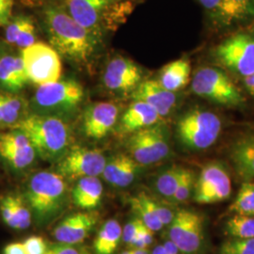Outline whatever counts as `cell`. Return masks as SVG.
<instances>
[{"label": "cell", "instance_id": "cell-23", "mask_svg": "<svg viewBox=\"0 0 254 254\" xmlns=\"http://www.w3.org/2000/svg\"><path fill=\"white\" fill-rule=\"evenodd\" d=\"M28 82L21 56L0 57V88L9 93H18Z\"/></svg>", "mask_w": 254, "mask_h": 254}, {"label": "cell", "instance_id": "cell-43", "mask_svg": "<svg viewBox=\"0 0 254 254\" xmlns=\"http://www.w3.org/2000/svg\"><path fill=\"white\" fill-rule=\"evenodd\" d=\"M3 254H27L22 242H12L4 248Z\"/></svg>", "mask_w": 254, "mask_h": 254}, {"label": "cell", "instance_id": "cell-39", "mask_svg": "<svg viewBox=\"0 0 254 254\" xmlns=\"http://www.w3.org/2000/svg\"><path fill=\"white\" fill-rule=\"evenodd\" d=\"M142 226H143V222L139 218H135L131 219L129 222H127V225L123 229L122 240L127 245H130V243L136 237L137 233L139 232L140 228Z\"/></svg>", "mask_w": 254, "mask_h": 254}, {"label": "cell", "instance_id": "cell-48", "mask_svg": "<svg viewBox=\"0 0 254 254\" xmlns=\"http://www.w3.org/2000/svg\"><path fill=\"white\" fill-rule=\"evenodd\" d=\"M130 254H150L147 249H133L130 251Z\"/></svg>", "mask_w": 254, "mask_h": 254}, {"label": "cell", "instance_id": "cell-36", "mask_svg": "<svg viewBox=\"0 0 254 254\" xmlns=\"http://www.w3.org/2000/svg\"><path fill=\"white\" fill-rule=\"evenodd\" d=\"M0 214L4 223L8 227L19 230L17 219L15 217L14 209L11 201V194L0 198Z\"/></svg>", "mask_w": 254, "mask_h": 254}, {"label": "cell", "instance_id": "cell-18", "mask_svg": "<svg viewBox=\"0 0 254 254\" xmlns=\"http://www.w3.org/2000/svg\"><path fill=\"white\" fill-rule=\"evenodd\" d=\"M214 26L226 30L254 20V0H219L210 13Z\"/></svg>", "mask_w": 254, "mask_h": 254}, {"label": "cell", "instance_id": "cell-19", "mask_svg": "<svg viewBox=\"0 0 254 254\" xmlns=\"http://www.w3.org/2000/svg\"><path fill=\"white\" fill-rule=\"evenodd\" d=\"M131 97L133 101H141L151 106L162 119L170 116L178 104L176 92L165 89L157 79L141 82L131 93Z\"/></svg>", "mask_w": 254, "mask_h": 254}, {"label": "cell", "instance_id": "cell-5", "mask_svg": "<svg viewBox=\"0 0 254 254\" xmlns=\"http://www.w3.org/2000/svg\"><path fill=\"white\" fill-rule=\"evenodd\" d=\"M191 91L217 106L242 109L246 99L231 75L218 66L199 67L191 78Z\"/></svg>", "mask_w": 254, "mask_h": 254}, {"label": "cell", "instance_id": "cell-15", "mask_svg": "<svg viewBox=\"0 0 254 254\" xmlns=\"http://www.w3.org/2000/svg\"><path fill=\"white\" fill-rule=\"evenodd\" d=\"M36 152L27 135L20 129L13 128L0 134V156L16 170L28 168L36 158Z\"/></svg>", "mask_w": 254, "mask_h": 254}, {"label": "cell", "instance_id": "cell-14", "mask_svg": "<svg viewBox=\"0 0 254 254\" xmlns=\"http://www.w3.org/2000/svg\"><path fill=\"white\" fill-rule=\"evenodd\" d=\"M119 0H66L65 10L81 26L100 37L109 10Z\"/></svg>", "mask_w": 254, "mask_h": 254}, {"label": "cell", "instance_id": "cell-1", "mask_svg": "<svg viewBox=\"0 0 254 254\" xmlns=\"http://www.w3.org/2000/svg\"><path fill=\"white\" fill-rule=\"evenodd\" d=\"M45 25L50 46L60 56L78 64L91 61L99 37L77 23L65 9L48 7L45 10Z\"/></svg>", "mask_w": 254, "mask_h": 254}, {"label": "cell", "instance_id": "cell-42", "mask_svg": "<svg viewBox=\"0 0 254 254\" xmlns=\"http://www.w3.org/2000/svg\"><path fill=\"white\" fill-rule=\"evenodd\" d=\"M12 7L13 0H0V27L9 23Z\"/></svg>", "mask_w": 254, "mask_h": 254}, {"label": "cell", "instance_id": "cell-51", "mask_svg": "<svg viewBox=\"0 0 254 254\" xmlns=\"http://www.w3.org/2000/svg\"><path fill=\"white\" fill-rule=\"evenodd\" d=\"M251 33L254 36V27H253V29H252V31H251Z\"/></svg>", "mask_w": 254, "mask_h": 254}, {"label": "cell", "instance_id": "cell-21", "mask_svg": "<svg viewBox=\"0 0 254 254\" xmlns=\"http://www.w3.org/2000/svg\"><path fill=\"white\" fill-rule=\"evenodd\" d=\"M163 119L151 106L141 101H134L121 116L119 131L131 135L138 130L153 127L161 123Z\"/></svg>", "mask_w": 254, "mask_h": 254}, {"label": "cell", "instance_id": "cell-17", "mask_svg": "<svg viewBox=\"0 0 254 254\" xmlns=\"http://www.w3.org/2000/svg\"><path fill=\"white\" fill-rule=\"evenodd\" d=\"M97 222V213L77 212L64 218L53 230V236L60 243L76 245L90 236Z\"/></svg>", "mask_w": 254, "mask_h": 254}, {"label": "cell", "instance_id": "cell-8", "mask_svg": "<svg viewBox=\"0 0 254 254\" xmlns=\"http://www.w3.org/2000/svg\"><path fill=\"white\" fill-rule=\"evenodd\" d=\"M127 146L129 155L140 166L158 163L171 152L169 131L161 122L131 134Z\"/></svg>", "mask_w": 254, "mask_h": 254}, {"label": "cell", "instance_id": "cell-38", "mask_svg": "<svg viewBox=\"0 0 254 254\" xmlns=\"http://www.w3.org/2000/svg\"><path fill=\"white\" fill-rule=\"evenodd\" d=\"M22 243L27 254H45L47 250L46 240L42 236H29Z\"/></svg>", "mask_w": 254, "mask_h": 254}, {"label": "cell", "instance_id": "cell-25", "mask_svg": "<svg viewBox=\"0 0 254 254\" xmlns=\"http://www.w3.org/2000/svg\"><path fill=\"white\" fill-rule=\"evenodd\" d=\"M190 62L182 58L165 65L160 71L157 81L168 91H181L190 81Z\"/></svg>", "mask_w": 254, "mask_h": 254}, {"label": "cell", "instance_id": "cell-33", "mask_svg": "<svg viewBox=\"0 0 254 254\" xmlns=\"http://www.w3.org/2000/svg\"><path fill=\"white\" fill-rule=\"evenodd\" d=\"M219 254H254V238H232L225 241Z\"/></svg>", "mask_w": 254, "mask_h": 254}, {"label": "cell", "instance_id": "cell-12", "mask_svg": "<svg viewBox=\"0 0 254 254\" xmlns=\"http://www.w3.org/2000/svg\"><path fill=\"white\" fill-rule=\"evenodd\" d=\"M107 163L100 150L75 147L69 150L59 161L58 173L64 178L78 180L85 177H98Z\"/></svg>", "mask_w": 254, "mask_h": 254}, {"label": "cell", "instance_id": "cell-49", "mask_svg": "<svg viewBox=\"0 0 254 254\" xmlns=\"http://www.w3.org/2000/svg\"><path fill=\"white\" fill-rule=\"evenodd\" d=\"M130 254V251H127V252H123L122 254Z\"/></svg>", "mask_w": 254, "mask_h": 254}, {"label": "cell", "instance_id": "cell-37", "mask_svg": "<svg viewBox=\"0 0 254 254\" xmlns=\"http://www.w3.org/2000/svg\"><path fill=\"white\" fill-rule=\"evenodd\" d=\"M153 241L154 232L143 224V226L140 228L136 237L132 240L129 246L133 249H147L148 247L152 245Z\"/></svg>", "mask_w": 254, "mask_h": 254}, {"label": "cell", "instance_id": "cell-3", "mask_svg": "<svg viewBox=\"0 0 254 254\" xmlns=\"http://www.w3.org/2000/svg\"><path fill=\"white\" fill-rule=\"evenodd\" d=\"M25 199L40 226L51 222L64 211L68 200L64 176L47 171L33 174L27 183Z\"/></svg>", "mask_w": 254, "mask_h": 254}, {"label": "cell", "instance_id": "cell-41", "mask_svg": "<svg viewBox=\"0 0 254 254\" xmlns=\"http://www.w3.org/2000/svg\"><path fill=\"white\" fill-rule=\"evenodd\" d=\"M82 252L74 248L73 245L64 244L58 242L57 244L47 247L46 254H81Z\"/></svg>", "mask_w": 254, "mask_h": 254}, {"label": "cell", "instance_id": "cell-24", "mask_svg": "<svg viewBox=\"0 0 254 254\" xmlns=\"http://www.w3.org/2000/svg\"><path fill=\"white\" fill-rule=\"evenodd\" d=\"M104 188L98 177H85L78 179L73 191V203L78 208L92 211L101 203Z\"/></svg>", "mask_w": 254, "mask_h": 254}, {"label": "cell", "instance_id": "cell-29", "mask_svg": "<svg viewBox=\"0 0 254 254\" xmlns=\"http://www.w3.org/2000/svg\"><path fill=\"white\" fill-rule=\"evenodd\" d=\"M184 168L172 166L159 173L154 182V188L164 198L171 200L181 180Z\"/></svg>", "mask_w": 254, "mask_h": 254}, {"label": "cell", "instance_id": "cell-47", "mask_svg": "<svg viewBox=\"0 0 254 254\" xmlns=\"http://www.w3.org/2000/svg\"><path fill=\"white\" fill-rule=\"evenodd\" d=\"M151 254H166V251L164 249L163 245H157L152 252Z\"/></svg>", "mask_w": 254, "mask_h": 254}, {"label": "cell", "instance_id": "cell-2", "mask_svg": "<svg viewBox=\"0 0 254 254\" xmlns=\"http://www.w3.org/2000/svg\"><path fill=\"white\" fill-rule=\"evenodd\" d=\"M14 128L27 135L36 154L46 161L59 162L69 151L70 130L64 119L32 113Z\"/></svg>", "mask_w": 254, "mask_h": 254}, {"label": "cell", "instance_id": "cell-22", "mask_svg": "<svg viewBox=\"0 0 254 254\" xmlns=\"http://www.w3.org/2000/svg\"><path fill=\"white\" fill-rule=\"evenodd\" d=\"M140 165L129 155L118 154L107 161L103 171V177L116 188H127L137 176Z\"/></svg>", "mask_w": 254, "mask_h": 254}, {"label": "cell", "instance_id": "cell-32", "mask_svg": "<svg viewBox=\"0 0 254 254\" xmlns=\"http://www.w3.org/2000/svg\"><path fill=\"white\" fill-rule=\"evenodd\" d=\"M197 175L190 169L184 168L181 180L177 187V190L171 199L173 203H181L190 200L193 196Z\"/></svg>", "mask_w": 254, "mask_h": 254}, {"label": "cell", "instance_id": "cell-11", "mask_svg": "<svg viewBox=\"0 0 254 254\" xmlns=\"http://www.w3.org/2000/svg\"><path fill=\"white\" fill-rule=\"evenodd\" d=\"M232 182L227 168L220 161L205 164L197 176L193 200L199 204H212L230 198Z\"/></svg>", "mask_w": 254, "mask_h": 254}, {"label": "cell", "instance_id": "cell-20", "mask_svg": "<svg viewBox=\"0 0 254 254\" xmlns=\"http://www.w3.org/2000/svg\"><path fill=\"white\" fill-rule=\"evenodd\" d=\"M228 156L242 181H254V131L236 136L229 146Z\"/></svg>", "mask_w": 254, "mask_h": 254}, {"label": "cell", "instance_id": "cell-30", "mask_svg": "<svg viewBox=\"0 0 254 254\" xmlns=\"http://www.w3.org/2000/svg\"><path fill=\"white\" fill-rule=\"evenodd\" d=\"M230 212L235 215L254 216V182L242 183L236 199L230 206Z\"/></svg>", "mask_w": 254, "mask_h": 254}, {"label": "cell", "instance_id": "cell-10", "mask_svg": "<svg viewBox=\"0 0 254 254\" xmlns=\"http://www.w3.org/2000/svg\"><path fill=\"white\" fill-rule=\"evenodd\" d=\"M168 227V239L177 246L183 254L201 253L205 241V223L201 214L190 209H180Z\"/></svg>", "mask_w": 254, "mask_h": 254}, {"label": "cell", "instance_id": "cell-44", "mask_svg": "<svg viewBox=\"0 0 254 254\" xmlns=\"http://www.w3.org/2000/svg\"><path fill=\"white\" fill-rule=\"evenodd\" d=\"M241 81L244 90L254 99V73L243 78Z\"/></svg>", "mask_w": 254, "mask_h": 254}, {"label": "cell", "instance_id": "cell-16", "mask_svg": "<svg viewBox=\"0 0 254 254\" xmlns=\"http://www.w3.org/2000/svg\"><path fill=\"white\" fill-rule=\"evenodd\" d=\"M119 115L120 109L113 103L99 102L92 104L83 114V133L90 138L101 139L115 127Z\"/></svg>", "mask_w": 254, "mask_h": 254}, {"label": "cell", "instance_id": "cell-40", "mask_svg": "<svg viewBox=\"0 0 254 254\" xmlns=\"http://www.w3.org/2000/svg\"><path fill=\"white\" fill-rule=\"evenodd\" d=\"M154 208L157 218H159L163 226H169L172 223L173 218L175 216V213L173 210H171L167 206H164L159 202H156L155 200L154 202Z\"/></svg>", "mask_w": 254, "mask_h": 254}, {"label": "cell", "instance_id": "cell-6", "mask_svg": "<svg viewBox=\"0 0 254 254\" xmlns=\"http://www.w3.org/2000/svg\"><path fill=\"white\" fill-rule=\"evenodd\" d=\"M81 84L73 79L58 80L39 86L30 101L33 113L63 119L72 115L84 99Z\"/></svg>", "mask_w": 254, "mask_h": 254}, {"label": "cell", "instance_id": "cell-50", "mask_svg": "<svg viewBox=\"0 0 254 254\" xmlns=\"http://www.w3.org/2000/svg\"><path fill=\"white\" fill-rule=\"evenodd\" d=\"M81 254H91L89 252H86V251H84V252H82Z\"/></svg>", "mask_w": 254, "mask_h": 254}, {"label": "cell", "instance_id": "cell-46", "mask_svg": "<svg viewBox=\"0 0 254 254\" xmlns=\"http://www.w3.org/2000/svg\"><path fill=\"white\" fill-rule=\"evenodd\" d=\"M206 10H208L209 13H211L218 5L219 0H197Z\"/></svg>", "mask_w": 254, "mask_h": 254}, {"label": "cell", "instance_id": "cell-28", "mask_svg": "<svg viewBox=\"0 0 254 254\" xmlns=\"http://www.w3.org/2000/svg\"><path fill=\"white\" fill-rule=\"evenodd\" d=\"M154 202V199L143 192L137 193L129 200L131 208L136 214V218H139L145 226L151 229L154 233L160 231L164 226L156 216Z\"/></svg>", "mask_w": 254, "mask_h": 254}, {"label": "cell", "instance_id": "cell-45", "mask_svg": "<svg viewBox=\"0 0 254 254\" xmlns=\"http://www.w3.org/2000/svg\"><path fill=\"white\" fill-rule=\"evenodd\" d=\"M163 246L167 254H183L181 251L178 249V247L169 239L165 241Z\"/></svg>", "mask_w": 254, "mask_h": 254}, {"label": "cell", "instance_id": "cell-27", "mask_svg": "<svg viewBox=\"0 0 254 254\" xmlns=\"http://www.w3.org/2000/svg\"><path fill=\"white\" fill-rule=\"evenodd\" d=\"M123 228L116 219L107 220L101 227L94 240L93 248L96 254H113L122 240Z\"/></svg>", "mask_w": 254, "mask_h": 254}, {"label": "cell", "instance_id": "cell-31", "mask_svg": "<svg viewBox=\"0 0 254 254\" xmlns=\"http://www.w3.org/2000/svg\"><path fill=\"white\" fill-rule=\"evenodd\" d=\"M225 234L232 238H254V216L235 215L229 218Z\"/></svg>", "mask_w": 254, "mask_h": 254}, {"label": "cell", "instance_id": "cell-26", "mask_svg": "<svg viewBox=\"0 0 254 254\" xmlns=\"http://www.w3.org/2000/svg\"><path fill=\"white\" fill-rule=\"evenodd\" d=\"M28 105L16 94L0 91V130L16 127L27 117Z\"/></svg>", "mask_w": 254, "mask_h": 254}, {"label": "cell", "instance_id": "cell-34", "mask_svg": "<svg viewBox=\"0 0 254 254\" xmlns=\"http://www.w3.org/2000/svg\"><path fill=\"white\" fill-rule=\"evenodd\" d=\"M11 201L17 219L19 230H26L31 225L32 221L31 210L27 204V200L21 195L11 194Z\"/></svg>", "mask_w": 254, "mask_h": 254}, {"label": "cell", "instance_id": "cell-9", "mask_svg": "<svg viewBox=\"0 0 254 254\" xmlns=\"http://www.w3.org/2000/svg\"><path fill=\"white\" fill-rule=\"evenodd\" d=\"M20 56L28 81L42 86L61 79L63 73L61 56L52 46L36 42L22 49Z\"/></svg>", "mask_w": 254, "mask_h": 254}, {"label": "cell", "instance_id": "cell-13", "mask_svg": "<svg viewBox=\"0 0 254 254\" xmlns=\"http://www.w3.org/2000/svg\"><path fill=\"white\" fill-rule=\"evenodd\" d=\"M143 73L140 67L133 61L115 57L109 62L103 76L105 87L116 93H132L143 81Z\"/></svg>", "mask_w": 254, "mask_h": 254}, {"label": "cell", "instance_id": "cell-4", "mask_svg": "<svg viewBox=\"0 0 254 254\" xmlns=\"http://www.w3.org/2000/svg\"><path fill=\"white\" fill-rule=\"evenodd\" d=\"M223 128L217 112L203 107L186 111L176 124V133L182 145L193 152L207 150L214 145Z\"/></svg>", "mask_w": 254, "mask_h": 254}, {"label": "cell", "instance_id": "cell-35", "mask_svg": "<svg viewBox=\"0 0 254 254\" xmlns=\"http://www.w3.org/2000/svg\"><path fill=\"white\" fill-rule=\"evenodd\" d=\"M36 27L34 25V22L32 21V19L27 16L24 26L20 30L17 38L15 40L14 46H17L21 49H24L36 43Z\"/></svg>", "mask_w": 254, "mask_h": 254}, {"label": "cell", "instance_id": "cell-7", "mask_svg": "<svg viewBox=\"0 0 254 254\" xmlns=\"http://www.w3.org/2000/svg\"><path fill=\"white\" fill-rule=\"evenodd\" d=\"M211 57L218 67L242 80L254 73V36L245 31L230 35L212 49Z\"/></svg>", "mask_w": 254, "mask_h": 254}]
</instances>
